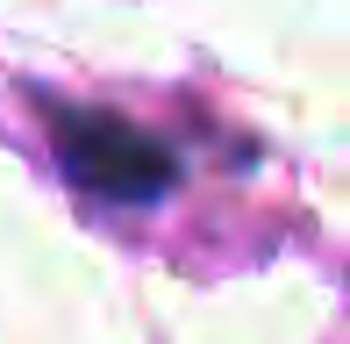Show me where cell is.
I'll list each match as a JSON object with an SVG mask.
<instances>
[{"label": "cell", "instance_id": "obj_1", "mask_svg": "<svg viewBox=\"0 0 350 344\" xmlns=\"http://www.w3.org/2000/svg\"><path fill=\"white\" fill-rule=\"evenodd\" d=\"M51 151L65 186L93 208H150L179 186V151L107 108H51Z\"/></svg>", "mask_w": 350, "mask_h": 344}]
</instances>
